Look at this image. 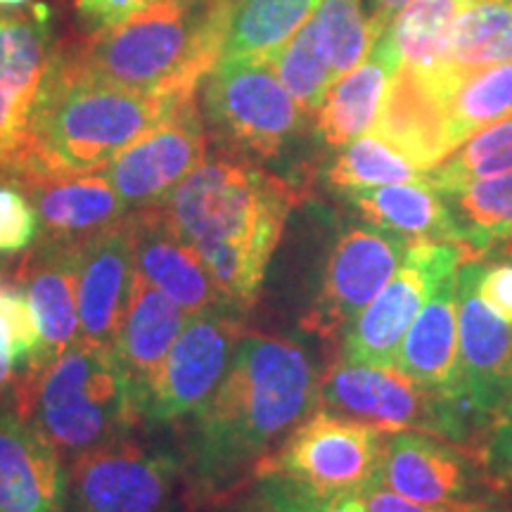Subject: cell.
I'll return each instance as SVG.
<instances>
[{"instance_id":"37","label":"cell","mask_w":512,"mask_h":512,"mask_svg":"<svg viewBox=\"0 0 512 512\" xmlns=\"http://www.w3.org/2000/svg\"><path fill=\"white\" fill-rule=\"evenodd\" d=\"M38 214L34 202L17 181L0 178V254L17 256L38 238Z\"/></svg>"},{"instance_id":"42","label":"cell","mask_w":512,"mask_h":512,"mask_svg":"<svg viewBox=\"0 0 512 512\" xmlns=\"http://www.w3.org/2000/svg\"><path fill=\"white\" fill-rule=\"evenodd\" d=\"M470 512H512V508H505V505H486V503H477Z\"/></svg>"},{"instance_id":"19","label":"cell","mask_w":512,"mask_h":512,"mask_svg":"<svg viewBox=\"0 0 512 512\" xmlns=\"http://www.w3.org/2000/svg\"><path fill=\"white\" fill-rule=\"evenodd\" d=\"M67 470L60 451L29 418L0 406V512H64Z\"/></svg>"},{"instance_id":"36","label":"cell","mask_w":512,"mask_h":512,"mask_svg":"<svg viewBox=\"0 0 512 512\" xmlns=\"http://www.w3.org/2000/svg\"><path fill=\"white\" fill-rule=\"evenodd\" d=\"M465 448L489 489L512 494V420L494 418Z\"/></svg>"},{"instance_id":"18","label":"cell","mask_w":512,"mask_h":512,"mask_svg":"<svg viewBox=\"0 0 512 512\" xmlns=\"http://www.w3.org/2000/svg\"><path fill=\"white\" fill-rule=\"evenodd\" d=\"M477 470L463 444L418 430L387 434L380 482L418 503L470 501Z\"/></svg>"},{"instance_id":"16","label":"cell","mask_w":512,"mask_h":512,"mask_svg":"<svg viewBox=\"0 0 512 512\" xmlns=\"http://www.w3.org/2000/svg\"><path fill=\"white\" fill-rule=\"evenodd\" d=\"M131 228L136 271L169 294L183 311L190 316L204 311L240 313L228 302L200 252L171 228L159 204L133 209Z\"/></svg>"},{"instance_id":"32","label":"cell","mask_w":512,"mask_h":512,"mask_svg":"<svg viewBox=\"0 0 512 512\" xmlns=\"http://www.w3.org/2000/svg\"><path fill=\"white\" fill-rule=\"evenodd\" d=\"M505 171H512V117L479 131L425 176L441 195H446L479 178Z\"/></svg>"},{"instance_id":"46","label":"cell","mask_w":512,"mask_h":512,"mask_svg":"<svg viewBox=\"0 0 512 512\" xmlns=\"http://www.w3.org/2000/svg\"><path fill=\"white\" fill-rule=\"evenodd\" d=\"M8 268H10L8 259H5V254H0V278H3V275H5V271H8Z\"/></svg>"},{"instance_id":"33","label":"cell","mask_w":512,"mask_h":512,"mask_svg":"<svg viewBox=\"0 0 512 512\" xmlns=\"http://www.w3.org/2000/svg\"><path fill=\"white\" fill-rule=\"evenodd\" d=\"M271 64L278 79L283 81V86L297 100V105L313 119V114L323 105L325 95H328L332 83L337 81V76L332 72L330 57L325 55L323 46L318 43L311 19L273 57Z\"/></svg>"},{"instance_id":"41","label":"cell","mask_w":512,"mask_h":512,"mask_svg":"<svg viewBox=\"0 0 512 512\" xmlns=\"http://www.w3.org/2000/svg\"><path fill=\"white\" fill-rule=\"evenodd\" d=\"M408 3H413V0H368V29L370 38H373V46L380 41L389 24H392V19Z\"/></svg>"},{"instance_id":"20","label":"cell","mask_w":512,"mask_h":512,"mask_svg":"<svg viewBox=\"0 0 512 512\" xmlns=\"http://www.w3.org/2000/svg\"><path fill=\"white\" fill-rule=\"evenodd\" d=\"M34 202L38 242L79 247L131 214L102 171L79 176H43L17 181Z\"/></svg>"},{"instance_id":"29","label":"cell","mask_w":512,"mask_h":512,"mask_svg":"<svg viewBox=\"0 0 512 512\" xmlns=\"http://www.w3.org/2000/svg\"><path fill=\"white\" fill-rule=\"evenodd\" d=\"M441 60L512 62V0H472L448 31Z\"/></svg>"},{"instance_id":"34","label":"cell","mask_w":512,"mask_h":512,"mask_svg":"<svg viewBox=\"0 0 512 512\" xmlns=\"http://www.w3.org/2000/svg\"><path fill=\"white\" fill-rule=\"evenodd\" d=\"M311 24L337 79L358 67L373 50L363 0H323Z\"/></svg>"},{"instance_id":"22","label":"cell","mask_w":512,"mask_h":512,"mask_svg":"<svg viewBox=\"0 0 512 512\" xmlns=\"http://www.w3.org/2000/svg\"><path fill=\"white\" fill-rule=\"evenodd\" d=\"M188 318V311L136 271L114 349L136 387L138 406Z\"/></svg>"},{"instance_id":"38","label":"cell","mask_w":512,"mask_h":512,"mask_svg":"<svg viewBox=\"0 0 512 512\" xmlns=\"http://www.w3.org/2000/svg\"><path fill=\"white\" fill-rule=\"evenodd\" d=\"M358 501L363 503L366 512H470L475 508L477 501H463V503H418L411 498L396 494V491L387 489L380 479L368 484L366 489L358 491Z\"/></svg>"},{"instance_id":"5","label":"cell","mask_w":512,"mask_h":512,"mask_svg":"<svg viewBox=\"0 0 512 512\" xmlns=\"http://www.w3.org/2000/svg\"><path fill=\"white\" fill-rule=\"evenodd\" d=\"M15 408L46 434L62 458H79L143 420L138 394L114 347L86 339L38 373L19 377Z\"/></svg>"},{"instance_id":"3","label":"cell","mask_w":512,"mask_h":512,"mask_svg":"<svg viewBox=\"0 0 512 512\" xmlns=\"http://www.w3.org/2000/svg\"><path fill=\"white\" fill-rule=\"evenodd\" d=\"M238 0H157L110 29L62 43L81 74L128 91L190 98L216 67Z\"/></svg>"},{"instance_id":"17","label":"cell","mask_w":512,"mask_h":512,"mask_svg":"<svg viewBox=\"0 0 512 512\" xmlns=\"http://www.w3.org/2000/svg\"><path fill=\"white\" fill-rule=\"evenodd\" d=\"M136 278L131 214L76 247L81 339L114 347Z\"/></svg>"},{"instance_id":"24","label":"cell","mask_w":512,"mask_h":512,"mask_svg":"<svg viewBox=\"0 0 512 512\" xmlns=\"http://www.w3.org/2000/svg\"><path fill=\"white\" fill-rule=\"evenodd\" d=\"M399 69L392 50L377 41L358 67L332 83L323 105L313 114V131L320 143L344 147L366 136L380 114L389 81Z\"/></svg>"},{"instance_id":"44","label":"cell","mask_w":512,"mask_h":512,"mask_svg":"<svg viewBox=\"0 0 512 512\" xmlns=\"http://www.w3.org/2000/svg\"><path fill=\"white\" fill-rule=\"evenodd\" d=\"M496 418H505V420H512V392H510V396H508V401L503 403V408L501 411H498V415Z\"/></svg>"},{"instance_id":"35","label":"cell","mask_w":512,"mask_h":512,"mask_svg":"<svg viewBox=\"0 0 512 512\" xmlns=\"http://www.w3.org/2000/svg\"><path fill=\"white\" fill-rule=\"evenodd\" d=\"M259 496L275 512H366L356 494H323L285 475L259 477Z\"/></svg>"},{"instance_id":"27","label":"cell","mask_w":512,"mask_h":512,"mask_svg":"<svg viewBox=\"0 0 512 512\" xmlns=\"http://www.w3.org/2000/svg\"><path fill=\"white\" fill-rule=\"evenodd\" d=\"M320 3L323 0H238L221 60L273 62L316 15Z\"/></svg>"},{"instance_id":"4","label":"cell","mask_w":512,"mask_h":512,"mask_svg":"<svg viewBox=\"0 0 512 512\" xmlns=\"http://www.w3.org/2000/svg\"><path fill=\"white\" fill-rule=\"evenodd\" d=\"M183 100L91 79L67 62L57 41L10 181L102 171Z\"/></svg>"},{"instance_id":"14","label":"cell","mask_w":512,"mask_h":512,"mask_svg":"<svg viewBox=\"0 0 512 512\" xmlns=\"http://www.w3.org/2000/svg\"><path fill=\"white\" fill-rule=\"evenodd\" d=\"M411 240L377 226H349L325 264L316 304L304 318L306 330L335 337L373 302L399 271Z\"/></svg>"},{"instance_id":"25","label":"cell","mask_w":512,"mask_h":512,"mask_svg":"<svg viewBox=\"0 0 512 512\" xmlns=\"http://www.w3.org/2000/svg\"><path fill=\"white\" fill-rule=\"evenodd\" d=\"M347 200L354 204L363 221L399 238L411 242H460L456 216L427 176L418 181L347 192Z\"/></svg>"},{"instance_id":"7","label":"cell","mask_w":512,"mask_h":512,"mask_svg":"<svg viewBox=\"0 0 512 512\" xmlns=\"http://www.w3.org/2000/svg\"><path fill=\"white\" fill-rule=\"evenodd\" d=\"M318 396L320 406L328 411L387 432L418 430L463 446L475 439L460 403L422 387L396 368L342 358L320 377Z\"/></svg>"},{"instance_id":"10","label":"cell","mask_w":512,"mask_h":512,"mask_svg":"<svg viewBox=\"0 0 512 512\" xmlns=\"http://www.w3.org/2000/svg\"><path fill=\"white\" fill-rule=\"evenodd\" d=\"M183 460L133 441H112L67 467L69 512H171Z\"/></svg>"},{"instance_id":"30","label":"cell","mask_w":512,"mask_h":512,"mask_svg":"<svg viewBox=\"0 0 512 512\" xmlns=\"http://www.w3.org/2000/svg\"><path fill=\"white\" fill-rule=\"evenodd\" d=\"M43 335L27 290L0 278V399L19 377L46 368Z\"/></svg>"},{"instance_id":"9","label":"cell","mask_w":512,"mask_h":512,"mask_svg":"<svg viewBox=\"0 0 512 512\" xmlns=\"http://www.w3.org/2000/svg\"><path fill=\"white\" fill-rule=\"evenodd\" d=\"M387 430L318 408L256 472L285 475L323 494H358L380 479Z\"/></svg>"},{"instance_id":"26","label":"cell","mask_w":512,"mask_h":512,"mask_svg":"<svg viewBox=\"0 0 512 512\" xmlns=\"http://www.w3.org/2000/svg\"><path fill=\"white\" fill-rule=\"evenodd\" d=\"M460 228V242L479 259L512 256V171L479 178L446 192Z\"/></svg>"},{"instance_id":"45","label":"cell","mask_w":512,"mask_h":512,"mask_svg":"<svg viewBox=\"0 0 512 512\" xmlns=\"http://www.w3.org/2000/svg\"><path fill=\"white\" fill-rule=\"evenodd\" d=\"M245 512H275L273 508H271V505H268V503H264V501H261V505H259V508H249V510H245Z\"/></svg>"},{"instance_id":"40","label":"cell","mask_w":512,"mask_h":512,"mask_svg":"<svg viewBox=\"0 0 512 512\" xmlns=\"http://www.w3.org/2000/svg\"><path fill=\"white\" fill-rule=\"evenodd\" d=\"M477 285L484 304L512 323V256H501L498 261L484 259Z\"/></svg>"},{"instance_id":"21","label":"cell","mask_w":512,"mask_h":512,"mask_svg":"<svg viewBox=\"0 0 512 512\" xmlns=\"http://www.w3.org/2000/svg\"><path fill=\"white\" fill-rule=\"evenodd\" d=\"M394 368L463 406L458 361V273L446 278L430 302L422 306L403 337Z\"/></svg>"},{"instance_id":"6","label":"cell","mask_w":512,"mask_h":512,"mask_svg":"<svg viewBox=\"0 0 512 512\" xmlns=\"http://www.w3.org/2000/svg\"><path fill=\"white\" fill-rule=\"evenodd\" d=\"M200 110L219 152L256 164L278 162L311 119L273 64L254 60L216 64L200 86Z\"/></svg>"},{"instance_id":"15","label":"cell","mask_w":512,"mask_h":512,"mask_svg":"<svg viewBox=\"0 0 512 512\" xmlns=\"http://www.w3.org/2000/svg\"><path fill=\"white\" fill-rule=\"evenodd\" d=\"M482 261L477 256L458 271V361L460 401L489 425L512 392V323L479 297Z\"/></svg>"},{"instance_id":"31","label":"cell","mask_w":512,"mask_h":512,"mask_svg":"<svg viewBox=\"0 0 512 512\" xmlns=\"http://www.w3.org/2000/svg\"><path fill=\"white\" fill-rule=\"evenodd\" d=\"M422 176L425 171H420L396 147L384 143L370 131L344 145L325 171L328 183L332 188L342 190L344 195L354 190L380 188V185L418 181Z\"/></svg>"},{"instance_id":"12","label":"cell","mask_w":512,"mask_h":512,"mask_svg":"<svg viewBox=\"0 0 512 512\" xmlns=\"http://www.w3.org/2000/svg\"><path fill=\"white\" fill-rule=\"evenodd\" d=\"M55 48L53 12L46 3L0 8V178H10L22 159Z\"/></svg>"},{"instance_id":"23","label":"cell","mask_w":512,"mask_h":512,"mask_svg":"<svg viewBox=\"0 0 512 512\" xmlns=\"http://www.w3.org/2000/svg\"><path fill=\"white\" fill-rule=\"evenodd\" d=\"M15 280L27 290L43 335V354L50 363L81 339L79 294H76V247L38 242Z\"/></svg>"},{"instance_id":"1","label":"cell","mask_w":512,"mask_h":512,"mask_svg":"<svg viewBox=\"0 0 512 512\" xmlns=\"http://www.w3.org/2000/svg\"><path fill=\"white\" fill-rule=\"evenodd\" d=\"M320 377L297 342L245 335L226 377L195 411L183 475L197 496H223L285 444L320 403Z\"/></svg>"},{"instance_id":"43","label":"cell","mask_w":512,"mask_h":512,"mask_svg":"<svg viewBox=\"0 0 512 512\" xmlns=\"http://www.w3.org/2000/svg\"><path fill=\"white\" fill-rule=\"evenodd\" d=\"M31 0H0V8L3 10H17V8H24V5H29Z\"/></svg>"},{"instance_id":"8","label":"cell","mask_w":512,"mask_h":512,"mask_svg":"<svg viewBox=\"0 0 512 512\" xmlns=\"http://www.w3.org/2000/svg\"><path fill=\"white\" fill-rule=\"evenodd\" d=\"M470 259H477V254L460 242L413 240L394 278L344 330L342 358L394 368L403 337L422 306Z\"/></svg>"},{"instance_id":"2","label":"cell","mask_w":512,"mask_h":512,"mask_svg":"<svg viewBox=\"0 0 512 512\" xmlns=\"http://www.w3.org/2000/svg\"><path fill=\"white\" fill-rule=\"evenodd\" d=\"M299 190L264 166L226 152L207 159L159 204L171 228L200 252L228 302L259 297Z\"/></svg>"},{"instance_id":"39","label":"cell","mask_w":512,"mask_h":512,"mask_svg":"<svg viewBox=\"0 0 512 512\" xmlns=\"http://www.w3.org/2000/svg\"><path fill=\"white\" fill-rule=\"evenodd\" d=\"M157 0H74L76 22L86 34L110 29Z\"/></svg>"},{"instance_id":"11","label":"cell","mask_w":512,"mask_h":512,"mask_svg":"<svg viewBox=\"0 0 512 512\" xmlns=\"http://www.w3.org/2000/svg\"><path fill=\"white\" fill-rule=\"evenodd\" d=\"M240 339L235 311L190 316L140 401L143 420L166 425L202 408L226 377Z\"/></svg>"},{"instance_id":"28","label":"cell","mask_w":512,"mask_h":512,"mask_svg":"<svg viewBox=\"0 0 512 512\" xmlns=\"http://www.w3.org/2000/svg\"><path fill=\"white\" fill-rule=\"evenodd\" d=\"M472 0H413L392 19L380 41L399 67H430L441 62L453 22Z\"/></svg>"},{"instance_id":"13","label":"cell","mask_w":512,"mask_h":512,"mask_svg":"<svg viewBox=\"0 0 512 512\" xmlns=\"http://www.w3.org/2000/svg\"><path fill=\"white\" fill-rule=\"evenodd\" d=\"M209 133L197 95L178 102L169 117L126 147L102 169L128 209L162 204L185 176L207 159Z\"/></svg>"}]
</instances>
